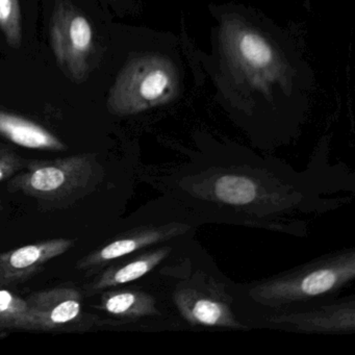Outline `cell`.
Masks as SVG:
<instances>
[{"instance_id":"obj_1","label":"cell","mask_w":355,"mask_h":355,"mask_svg":"<svg viewBox=\"0 0 355 355\" xmlns=\"http://www.w3.org/2000/svg\"><path fill=\"white\" fill-rule=\"evenodd\" d=\"M149 180L202 224H230L300 238L307 234L303 217L347 203V198L329 196L322 172H296L257 155L199 153L182 163L159 166Z\"/></svg>"},{"instance_id":"obj_2","label":"cell","mask_w":355,"mask_h":355,"mask_svg":"<svg viewBox=\"0 0 355 355\" xmlns=\"http://www.w3.org/2000/svg\"><path fill=\"white\" fill-rule=\"evenodd\" d=\"M180 331H249V313L239 292L196 240L155 272Z\"/></svg>"},{"instance_id":"obj_3","label":"cell","mask_w":355,"mask_h":355,"mask_svg":"<svg viewBox=\"0 0 355 355\" xmlns=\"http://www.w3.org/2000/svg\"><path fill=\"white\" fill-rule=\"evenodd\" d=\"M354 280L355 248L346 247L288 271L239 284V292L248 311L251 326L257 315L298 311L332 302L340 298Z\"/></svg>"},{"instance_id":"obj_4","label":"cell","mask_w":355,"mask_h":355,"mask_svg":"<svg viewBox=\"0 0 355 355\" xmlns=\"http://www.w3.org/2000/svg\"><path fill=\"white\" fill-rule=\"evenodd\" d=\"M10 180V192H20L41 205H71L92 192L103 178L94 155H76L51 161H31Z\"/></svg>"},{"instance_id":"obj_5","label":"cell","mask_w":355,"mask_h":355,"mask_svg":"<svg viewBox=\"0 0 355 355\" xmlns=\"http://www.w3.org/2000/svg\"><path fill=\"white\" fill-rule=\"evenodd\" d=\"M49 37L60 69L73 82L84 80L96 51L90 20L69 1L57 0L49 24Z\"/></svg>"},{"instance_id":"obj_6","label":"cell","mask_w":355,"mask_h":355,"mask_svg":"<svg viewBox=\"0 0 355 355\" xmlns=\"http://www.w3.org/2000/svg\"><path fill=\"white\" fill-rule=\"evenodd\" d=\"M139 282L103 291L97 309L121 321L142 324L147 330L180 331L155 274Z\"/></svg>"},{"instance_id":"obj_7","label":"cell","mask_w":355,"mask_h":355,"mask_svg":"<svg viewBox=\"0 0 355 355\" xmlns=\"http://www.w3.org/2000/svg\"><path fill=\"white\" fill-rule=\"evenodd\" d=\"M252 329L282 330L295 334H350L355 332V296L286 313L257 315Z\"/></svg>"},{"instance_id":"obj_8","label":"cell","mask_w":355,"mask_h":355,"mask_svg":"<svg viewBox=\"0 0 355 355\" xmlns=\"http://www.w3.org/2000/svg\"><path fill=\"white\" fill-rule=\"evenodd\" d=\"M170 74L153 60H136L118 76L110 91L107 110L114 115H130L159 101L170 86Z\"/></svg>"},{"instance_id":"obj_9","label":"cell","mask_w":355,"mask_h":355,"mask_svg":"<svg viewBox=\"0 0 355 355\" xmlns=\"http://www.w3.org/2000/svg\"><path fill=\"white\" fill-rule=\"evenodd\" d=\"M196 236L176 239L137 251L107 266L89 284L90 294L140 282L159 271L173 259L184 254Z\"/></svg>"},{"instance_id":"obj_10","label":"cell","mask_w":355,"mask_h":355,"mask_svg":"<svg viewBox=\"0 0 355 355\" xmlns=\"http://www.w3.org/2000/svg\"><path fill=\"white\" fill-rule=\"evenodd\" d=\"M26 301V330L61 329L76 322L82 315V294L71 286L41 291Z\"/></svg>"},{"instance_id":"obj_11","label":"cell","mask_w":355,"mask_h":355,"mask_svg":"<svg viewBox=\"0 0 355 355\" xmlns=\"http://www.w3.org/2000/svg\"><path fill=\"white\" fill-rule=\"evenodd\" d=\"M73 243L70 239H51L0 253V284L28 279L49 261L67 252Z\"/></svg>"},{"instance_id":"obj_12","label":"cell","mask_w":355,"mask_h":355,"mask_svg":"<svg viewBox=\"0 0 355 355\" xmlns=\"http://www.w3.org/2000/svg\"><path fill=\"white\" fill-rule=\"evenodd\" d=\"M0 136L24 148L47 151L67 149L58 137L40 124L8 112L0 111Z\"/></svg>"},{"instance_id":"obj_13","label":"cell","mask_w":355,"mask_h":355,"mask_svg":"<svg viewBox=\"0 0 355 355\" xmlns=\"http://www.w3.org/2000/svg\"><path fill=\"white\" fill-rule=\"evenodd\" d=\"M232 55L249 73H271L276 55L271 45L261 35L249 28H241L230 36Z\"/></svg>"},{"instance_id":"obj_14","label":"cell","mask_w":355,"mask_h":355,"mask_svg":"<svg viewBox=\"0 0 355 355\" xmlns=\"http://www.w3.org/2000/svg\"><path fill=\"white\" fill-rule=\"evenodd\" d=\"M0 31L13 49L22 43L21 10L19 0H0Z\"/></svg>"},{"instance_id":"obj_15","label":"cell","mask_w":355,"mask_h":355,"mask_svg":"<svg viewBox=\"0 0 355 355\" xmlns=\"http://www.w3.org/2000/svg\"><path fill=\"white\" fill-rule=\"evenodd\" d=\"M28 301L9 291L0 290V327L24 329Z\"/></svg>"},{"instance_id":"obj_16","label":"cell","mask_w":355,"mask_h":355,"mask_svg":"<svg viewBox=\"0 0 355 355\" xmlns=\"http://www.w3.org/2000/svg\"><path fill=\"white\" fill-rule=\"evenodd\" d=\"M24 159L8 148H0V182L10 180L24 169Z\"/></svg>"},{"instance_id":"obj_17","label":"cell","mask_w":355,"mask_h":355,"mask_svg":"<svg viewBox=\"0 0 355 355\" xmlns=\"http://www.w3.org/2000/svg\"><path fill=\"white\" fill-rule=\"evenodd\" d=\"M0 329H3V328L0 327Z\"/></svg>"}]
</instances>
